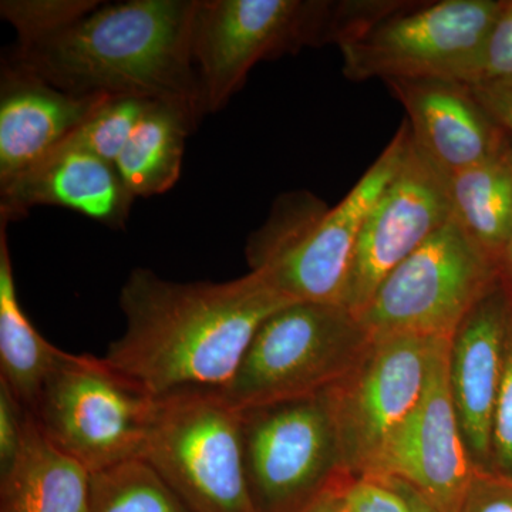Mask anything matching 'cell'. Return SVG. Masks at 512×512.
I'll list each match as a JSON object with an SVG mask.
<instances>
[{"mask_svg":"<svg viewBox=\"0 0 512 512\" xmlns=\"http://www.w3.org/2000/svg\"><path fill=\"white\" fill-rule=\"evenodd\" d=\"M512 328V326H511ZM511 335V330H510ZM503 380L498 393L493 421V453L498 466L512 476V342L508 336Z\"/></svg>","mask_w":512,"mask_h":512,"instance_id":"28","label":"cell"},{"mask_svg":"<svg viewBox=\"0 0 512 512\" xmlns=\"http://www.w3.org/2000/svg\"><path fill=\"white\" fill-rule=\"evenodd\" d=\"M461 512H512V488L476 478Z\"/></svg>","mask_w":512,"mask_h":512,"instance_id":"30","label":"cell"},{"mask_svg":"<svg viewBox=\"0 0 512 512\" xmlns=\"http://www.w3.org/2000/svg\"><path fill=\"white\" fill-rule=\"evenodd\" d=\"M474 94L512 140V82L476 84Z\"/></svg>","mask_w":512,"mask_h":512,"instance_id":"29","label":"cell"},{"mask_svg":"<svg viewBox=\"0 0 512 512\" xmlns=\"http://www.w3.org/2000/svg\"><path fill=\"white\" fill-rule=\"evenodd\" d=\"M62 352L37 332L20 305L6 224L0 222V382L32 410Z\"/></svg>","mask_w":512,"mask_h":512,"instance_id":"21","label":"cell"},{"mask_svg":"<svg viewBox=\"0 0 512 512\" xmlns=\"http://www.w3.org/2000/svg\"><path fill=\"white\" fill-rule=\"evenodd\" d=\"M511 326L512 302L498 278L451 340V393L468 451L478 463L493 453L494 412Z\"/></svg>","mask_w":512,"mask_h":512,"instance_id":"15","label":"cell"},{"mask_svg":"<svg viewBox=\"0 0 512 512\" xmlns=\"http://www.w3.org/2000/svg\"><path fill=\"white\" fill-rule=\"evenodd\" d=\"M451 340H440L420 403L363 474L409 485L437 512H461L476 481L451 393Z\"/></svg>","mask_w":512,"mask_h":512,"instance_id":"12","label":"cell"},{"mask_svg":"<svg viewBox=\"0 0 512 512\" xmlns=\"http://www.w3.org/2000/svg\"><path fill=\"white\" fill-rule=\"evenodd\" d=\"M141 458L190 512H256L245 473L241 412L218 390L157 399Z\"/></svg>","mask_w":512,"mask_h":512,"instance_id":"7","label":"cell"},{"mask_svg":"<svg viewBox=\"0 0 512 512\" xmlns=\"http://www.w3.org/2000/svg\"><path fill=\"white\" fill-rule=\"evenodd\" d=\"M293 302L254 271L227 282H174L136 268L120 289L126 329L104 360L153 399L221 392L262 323Z\"/></svg>","mask_w":512,"mask_h":512,"instance_id":"1","label":"cell"},{"mask_svg":"<svg viewBox=\"0 0 512 512\" xmlns=\"http://www.w3.org/2000/svg\"><path fill=\"white\" fill-rule=\"evenodd\" d=\"M346 497L350 512H414V491L393 478L346 480Z\"/></svg>","mask_w":512,"mask_h":512,"instance_id":"26","label":"cell"},{"mask_svg":"<svg viewBox=\"0 0 512 512\" xmlns=\"http://www.w3.org/2000/svg\"><path fill=\"white\" fill-rule=\"evenodd\" d=\"M370 345L343 306L293 302L262 323L221 394L237 410L320 396L356 369Z\"/></svg>","mask_w":512,"mask_h":512,"instance_id":"4","label":"cell"},{"mask_svg":"<svg viewBox=\"0 0 512 512\" xmlns=\"http://www.w3.org/2000/svg\"><path fill=\"white\" fill-rule=\"evenodd\" d=\"M90 512H190L160 474L133 458L92 474Z\"/></svg>","mask_w":512,"mask_h":512,"instance_id":"22","label":"cell"},{"mask_svg":"<svg viewBox=\"0 0 512 512\" xmlns=\"http://www.w3.org/2000/svg\"><path fill=\"white\" fill-rule=\"evenodd\" d=\"M504 0L406 2L340 46L349 80L451 79L468 84Z\"/></svg>","mask_w":512,"mask_h":512,"instance_id":"9","label":"cell"},{"mask_svg":"<svg viewBox=\"0 0 512 512\" xmlns=\"http://www.w3.org/2000/svg\"><path fill=\"white\" fill-rule=\"evenodd\" d=\"M414 491V490H413ZM414 512H437L414 491Z\"/></svg>","mask_w":512,"mask_h":512,"instance_id":"33","label":"cell"},{"mask_svg":"<svg viewBox=\"0 0 512 512\" xmlns=\"http://www.w3.org/2000/svg\"><path fill=\"white\" fill-rule=\"evenodd\" d=\"M339 2L198 0L192 62L204 114L224 109L262 60L338 45Z\"/></svg>","mask_w":512,"mask_h":512,"instance_id":"5","label":"cell"},{"mask_svg":"<svg viewBox=\"0 0 512 512\" xmlns=\"http://www.w3.org/2000/svg\"><path fill=\"white\" fill-rule=\"evenodd\" d=\"M28 410L0 382V477L15 466L25 440Z\"/></svg>","mask_w":512,"mask_h":512,"instance_id":"27","label":"cell"},{"mask_svg":"<svg viewBox=\"0 0 512 512\" xmlns=\"http://www.w3.org/2000/svg\"><path fill=\"white\" fill-rule=\"evenodd\" d=\"M198 0L100 3L79 22L5 62L63 92L188 104L204 116L192 62Z\"/></svg>","mask_w":512,"mask_h":512,"instance_id":"2","label":"cell"},{"mask_svg":"<svg viewBox=\"0 0 512 512\" xmlns=\"http://www.w3.org/2000/svg\"><path fill=\"white\" fill-rule=\"evenodd\" d=\"M450 220L447 177L421 153L412 137L406 160L380 195L360 235L343 308L359 318L387 275Z\"/></svg>","mask_w":512,"mask_h":512,"instance_id":"13","label":"cell"},{"mask_svg":"<svg viewBox=\"0 0 512 512\" xmlns=\"http://www.w3.org/2000/svg\"><path fill=\"white\" fill-rule=\"evenodd\" d=\"M386 86L406 110L414 144L447 178L493 157L510 138L471 84L404 79Z\"/></svg>","mask_w":512,"mask_h":512,"instance_id":"14","label":"cell"},{"mask_svg":"<svg viewBox=\"0 0 512 512\" xmlns=\"http://www.w3.org/2000/svg\"><path fill=\"white\" fill-rule=\"evenodd\" d=\"M134 200L116 164L62 144L26 173L0 185V222L8 225L32 208L50 205L120 229Z\"/></svg>","mask_w":512,"mask_h":512,"instance_id":"16","label":"cell"},{"mask_svg":"<svg viewBox=\"0 0 512 512\" xmlns=\"http://www.w3.org/2000/svg\"><path fill=\"white\" fill-rule=\"evenodd\" d=\"M111 96H79L3 60L0 82V185L62 146Z\"/></svg>","mask_w":512,"mask_h":512,"instance_id":"17","label":"cell"},{"mask_svg":"<svg viewBox=\"0 0 512 512\" xmlns=\"http://www.w3.org/2000/svg\"><path fill=\"white\" fill-rule=\"evenodd\" d=\"M299 512H350L346 497V478L332 476L316 491Z\"/></svg>","mask_w":512,"mask_h":512,"instance_id":"31","label":"cell"},{"mask_svg":"<svg viewBox=\"0 0 512 512\" xmlns=\"http://www.w3.org/2000/svg\"><path fill=\"white\" fill-rule=\"evenodd\" d=\"M148 101L136 97H109L63 144L116 164Z\"/></svg>","mask_w":512,"mask_h":512,"instance_id":"23","label":"cell"},{"mask_svg":"<svg viewBox=\"0 0 512 512\" xmlns=\"http://www.w3.org/2000/svg\"><path fill=\"white\" fill-rule=\"evenodd\" d=\"M404 121L349 194L328 208L309 192L279 198L268 221L248 239L251 271L295 302L342 306L360 235L370 212L409 153Z\"/></svg>","mask_w":512,"mask_h":512,"instance_id":"3","label":"cell"},{"mask_svg":"<svg viewBox=\"0 0 512 512\" xmlns=\"http://www.w3.org/2000/svg\"><path fill=\"white\" fill-rule=\"evenodd\" d=\"M92 473L64 454L26 417L15 466L0 477V512H90Z\"/></svg>","mask_w":512,"mask_h":512,"instance_id":"18","label":"cell"},{"mask_svg":"<svg viewBox=\"0 0 512 512\" xmlns=\"http://www.w3.org/2000/svg\"><path fill=\"white\" fill-rule=\"evenodd\" d=\"M156 404L104 357L62 352L29 412L47 439L94 474L143 457Z\"/></svg>","mask_w":512,"mask_h":512,"instance_id":"6","label":"cell"},{"mask_svg":"<svg viewBox=\"0 0 512 512\" xmlns=\"http://www.w3.org/2000/svg\"><path fill=\"white\" fill-rule=\"evenodd\" d=\"M501 266H504L507 269L508 274L512 276V237L510 242H508L507 248H505V252L503 255V259H501Z\"/></svg>","mask_w":512,"mask_h":512,"instance_id":"32","label":"cell"},{"mask_svg":"<svg viewBox=\"0 0 512 512\" xmlns=\"http://www.w3.org/2000/svg\"><path fill=\"white\" fill-rule=\"evenodd\" d=\"M500 278V266L451 218L387 275L359 316L370 342L393 336L453 339Z\"/></svg>","mask_w":512,"mask_h":512,"instance_id":"8","label":"cell"},{"mask_svg":"<svg viewBox=\"0 0 512 512\" xmlns=\"http://www.w3.org/2000/svg\"><path fill=\"white\" fill-rule=\"evenodd\" d=\"M441 339L393 336L372 342L352 372L326 392L345 468L366 474L420 403Z\"/></svg>","mask_w":512,"mask_h":512,"instance_id":"11","label":"cell"},{"mask_svg":"<svg viewBox=\"0 0 512 512\" xmlns=\"http://www.w3.org/2000/svg\"><path fill=\"white\" fill-rule=\"evenodd\" d=\"M101 2L96 0H2L0 16L18 35V49H26L79 22Z\"/></svg>","mask_w":512,"mask_h":512,"instance_id":"24","label":"cell"},{"mask_svg":"<svg viewBox=\"0 0 512 512\" xmlns=\"http://www.w3.org/2000/svg\"><path fill=\"white\" fill-rule=\"evenodd\" d=\"M202 116L188 104L148 101L116 161L134 198L164 194L180 180L185 141Z\"/></svg>","mask_w":512,"mask_h":512,"instance_id":"19","label":"cell"},{"mask_svg":"<svg viewBox=\"0 0 512 512\" xmlns=\"http://www.w3.org/2000/svg\"><path fill=\"white\" fill-rule=\"evenodd\" d=\"M239 412L255 511H301L328 480L338 457L328 397L323 393Z\"/></svg>","mask_w":512,"mask_h":512,"instance_id":"10","label":"cell"},{"mask_svg":"<svg viewBox=\"0 0 512 512\" xmlns=\"http://www.w3.org/2000/svg\"><path fill=\"white\" fill-rule=\"evenodd\" d=\"M491 82H512V0H504L468 79L471 86Z\"/></svg>","mask_w":512,"mask_h":512,"instance_id":"25","label":"cell"},{"mask_svg":"<svg viewBox=\"0 0 512 512\" xmlns=\"http://www.w3.org/2000/svg\"><path fill=\"white\" fill-rule=\"evenodd\" d=\"M451 218L500 266L512 237V140L493 157L447 178Z\"/></svg>","mask_w":512,"mask_h":512,"instance_id":"20","label":"cell"}]
</instances>
